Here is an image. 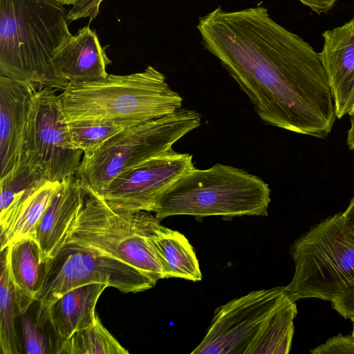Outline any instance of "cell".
Listing matches in <instances>:
<instances>
[{"instance_id":"6da1fadb","label":"cell","mask_w":354,"mask_h":354,"mask_svg":"<svg viewBox=\"0 0 354 354\" xmlns=\"http://www.w3.org/2000/svg\"><path fill=\"white\" fill-rule=\"evenodd\" d=\"M196 28L265 123L319 138L331 132L337 117L320 54L267 8L218 6L200 17Z\"/></svg>"},{"instance_id":"7a4b0ae2","label":"cell","mask_w":354,"mask_h":354,"mask_svg":"<svg viewBox=\"0 0 354 354\" xmlns=\"http://www.w3.org/2000/svg\"><path fill=\"white\" fill-rule=\"evenodd\" d=\"M57 0H0V75L37 89L68 84L53 57L73 35Z\"/></svg>"},{"instance_id":"3957f363","label":"cell","mask_w":354,"mask_h":354,"mask_svg":"<svg viewBox=\"0 0 354 354\" xmlns=\"http://www.w3.org/2000/svg\"><path fill=\"white\" fill-rule=\"evenodd\" d=\"M68 123L88 120L145 122L182 108L183 98L152 66L129 75L109 74L86 82H68L60 95Z\"/></svg>"},{"instance_id":"277c9868","label":"cell","mask_w":354,"mask_h":354,"mask_svg":"<svg viewBox=\"0 0 354 354\" xmlns=\"http://www.w3.org/2000/svg\"><path fill=\"white\" fill-rule=\"evenodd\" d=\"M270 203L268 185L259 176L216 163L193 168L176 179L158 198L155 216L194 217L266 216Z\"/></svg>"},{"instance_id":"5b68a950","label":"cell","mask_w":354,"mask_h":354,"mask_svg":"<svg viewBox=\"0 0 354 354\" xmlns=\"http://www.w3.org/2000/svg\"><path fill=\"white\" fill-rule=\"evenodd\" d=\"M85 187L84 205L64 246L84 248L120 260L156 282L165 279L149 239L160 220L149 212L113 208L99 194Z\"/></svg>"},{"instance_id":"8992f818","label":"cell","mask_w":354,"mask_h":354,"mask_svg":"<svg viewBox=\"0 0 354 354\" xmlns=\"http://www.w3.org/2000/svg\"><path fill=\"white\" fill-rule=\"evenodd\" d=\"M295 273L286 286L296 300L332 302L354 288V234L339 212L313 225L290 246Z\"/></svg>"},{"instance_id":"52a82bcc","label":"cell","mask_w":354,"mask_h":354,"mask_svg":"<svg viewBox=\"0 0 354 354\" xmlns=\"http://www.w3.org/2000/svg\"><path fill=\"white\" fill-rule=\"evenodd\" d=\"M201 124V115L180 108L162 117L127 127L93 153L83 156L75 176L102 195L121 172L172 145Z\"/></svg>"},{"instance_id":"ba28073f","label":"cell","mask_w":354,"mask_h":354,"mask_svg":"<svg viewBox=\"0 0 354 354\" xmlns=\"http://www.w3.org/2000/svg\"><path fill=\"white\" fill-rule=\"evenodd\" d=\"M106 283L128 293L142 292L156 282L139 269L120 260L84 248L64 246L47 261L42 287L37 295L36 324L48 322L50 307L66 292L81 286Z\"/></svg>"},{"instance_id":"9c48e42d","label":"cell","mask_w":354,"mask_h":354,"mask_svg":"<svg viewBox=\"0 0 354 354\" xmlns=\"http://www.w3.org/2000/svg\"><path fill=\"white\" fill-rule=\"evenodd\" d=\"M82 156L73 144L60 95L52 88L36 90L21 160L36 167L48 180L61 182L76 174Z\"/></svg>"},{"instance_id":"30bf717a","label":"cell","mask_w":354,"mask_h":354,"mask_svg":"<svg viewBox=\"0 0 354 354\" xmlns=\"http://www.w3.org/2000/svg\"><path fill=\"white\" fill-rule=\"evenodd\" d=\"M290 295L286 286L252 291L218 307L192 354H248L269 316Z\"/></svg>"},{"instance_id":"8fae6325","label":"cell","mask_w":354,"mask_h":354,"mask_svg":"<svg viewBox=\"0 0 354 354\" xmlns=\"http://www.w3.org/2000/svg\"><path fill=\"white\" fill-rule=\"evenodd\" d=\"M193 168L192 155L171 148L121 172L100 196L115 209L153 212L163 192Z\"/></svg>"},{"instance_id":"7c38bea8","label":"cell","mask_w":354,"mask_h":354,"mask_svg":"<svg viewBox=\"0 0 354 354\" xmlns=\"http://www.w3.org/2000/svg\"><path fill=\"white\" fill-rule=\"evenodd\" d=\"M86 189L75 175L59 182L36 229L41 261L55 257L64 245L86 196Z\"/></svg>"},{"instance_id":"4fadbf2b","label":"cell","mask_w":354,"mask_h":354,"mask_svg":"<svg viewBox=\"0 0 354 354\" xmlns=\"http://www.w3.org/2000/svg\"><path fill=\"white\" fill-rule=\"evenodd\" d=\"M36 90L32 84L0 75V179L20 164L31 101Z\"/></svg>"},{"instance_id":"5bb4252c","label":"cell","mask_w":354,"mask_h":354,"mask_svg":"<svg viewBox=\"0 0 354 354\" xmlns=\"http://www.w3.org/2000/svg\"><path fill=\"white\" fill-rule=\"evenodd\" d=\"M322 62L330 86L336 117L350 115L354 105V18L322 33Z\"/></svg>"},{"instance_id":"9a60e30c","label":"cell","mask_w":354,"mask_h":354,"mask_svg":"<svg viewBox=\"0 0 354 354\" xmlns=\"http://www.w3.org/2000/svg\"><path fill=\"white\" fill-rule=\"evenodd\" d=\"M54 64L68 82H86L106 77L111 63L105 47L89 26L80 28L55 53Z\"/></svg>"},{"instance_id":"2e32d148","label":"cell","mask_w":354,"mask_h":354,"mask_svg":"<svg viewBox=\"0 0 354 354\" xmlns=\"http://www.w3.org/2000/svg\"><path fill=\"white\" fill-rule=\"evenodd\" d=\"M108 287L100 283L81 286L66 292L52 304L48 322L57 337V344L93 323L97 300Z\"/></svg>"},{"instance_id":"e0dca14e","label":"cell","mask_w":354,"mask_h":354,"mask_svg":"<svg viewBox=\"0 0 354 354\" xmlns=\"http://www.w3.org/2000/svg\"><path fill=\"white\" fill-rule=\"evenodd\" d=\"M9 248V264L16 287L19 315L37 301L42 287L47 262L41 261L39 246L34 239L24 238Z\"/></svg>"},{"instance_id":"ac0fdd59","label":"cell","mask_w":354,"mask_h":354,"mask_svg":"<svg viewBox=\"0 0 354 354\" xmlns=\"http://www.w3.org/2000/svg\"><path fill=\"white\" fill-rule=\"evenodd\" d=\"M149 239L165 279L180 278L194 282L202 279L194 248L182 233L159 224Z\"/></svg>"},{"instance_id":"d6986e66","label":"cell","mask_w":354,"mask_h":354,"mask_svg":"<svg viewBox=\"0 0 354 354\" xmlns=\"http://www.w3.org/2000/svg\"><path fill=\"white\" fill-rule=\"evenodd\" d=\"M59 184V182L45 181L0 221L1 250L24 238L35 240L38 223Z\"/></svg>"},{"instance_id":"ffe728a7","label":"cell","mask_w":354,"mask_h":354,"mask_svg":"<svg viewBox=\"0 0 354 354\" xmlns=\"http://www.w3.org/2000/svg\"><path fill=\"white\" fill-rule=\"evenodd\" d=\"M296 299L291 295L269 316L248 354H288L297 314Z\"/></svg>"},{"instance_id":"44dd1931","label":"cell","mask_w":354,"mask_h":354,"mask_svg":"<svg viewBox=\"0 0 354 354\" xmlns=\"http://www.w3.org/2000/svg\"><path fill=\"white\" fill-rule=\"evenodd\" d=\"M20 315L16 287L9 264V248L1 250L0 269V348L2 354L19 353L15 318Z\"/></svg>"},{"instance_id":"7402d4cb","label":"cell","mask_w":354,"mask_h":354,"mask_svg":"<svg viewBox=\"0 0 354 354\" xmlns=\"http://www.w3.org/2000/svg\"><path fill=\"white\" fill-rule=\"evenodd\" d=\"M58 354H127L129 351L103 326L97 315L88 327L57 344Z\"/></svg>"},{"instance_id":"603a6c76","label":"cell","mask_w":354,"mask_h":354,"mask_svg":"<svg viewBox=\"0 0 354 354\" xmlns=\"http://www.w3.org/2000/svg\"><path fill=\"white\" fill-rule=\"evenodd\" d=\"M48 180L24 160L10 174L0 179V221L12 212L35 189Z\"/></svg>"},{"instance_id":"cb8c5ba5","label":"cell","mask_w":354,"mask_h":354,"mask_svg":"<svg viewBox=\"0 0 354 354\" xmlns=\"http://www.w3.org/2000/svg\"><path fill=\"white\" fill-rule=\"evenodd\" d=\"M141 122H143L116 120H78L69 122L68 128L74 147L82 151L84 156H88L127 127Z\"/></svg>"},{"instance_id":"d4e9b609","label":"cell","mask_w":354,"mask_h":354,"mask_svg":"<svg viewBox=\"0 0 354 354\" xmlns=\"http://www.w3.org/2000/svg\"><path fill=\"white\" fill-rule=\"evenodd\" d=\"M21 322L25 353L27 354L49 353V345L45 335L39 331L28 314L21 315Z\"/></svg>"},{"instance_id":"484cf974","label":"cell","mask_w":354,"mask_h":354,"mask_svg":"<svg viewBox=\"0 0 354 354\" xmlns=\"http://www.w3.org/2000/svg\"><path fill=\"white\" fill-rule=\"evenodd\" d=\"M62 5H72L68 11V21H73L81 18H89L91 22L96 18L100 11V6L104 0H57Z\"/></svg>"},{"instance_id":"4316f807","label":"cell","mask_w":354,"mask_h":354,"mask_svg":"<svg viewBox=\"0 0 354 354\" xmlns=\"http://www.w3.org/2000/svg\"><path fill=\"white\" fill-rule=\"evenodd\" d=\"M312 354H354V337L338 335L329 338L325 343L312 351Z\"/></svg>"},{"instance_id":"83f0119b","label":"cell","mask_w":354,"mask_h":354,"mask_svg":"<svg viewBox=\"0 0 354 354\" xmlns=\"http://www.w3.org/2000/svg\"><path fill=\"white\" fill-rule=\"evenodd\" d=\"M331 303L332 307L343 317H354V288L340 295Z\"/></svg>"},{"instance_id":"f1b7e54d","label":"cell","mask_w":354,"mask_h":354,"mask_svg":"<svg viewBox=\"0 0 354 354\" xmlns=\"http://www.w3.org/2000/svg\"><path fill=\"white\" fill-rule=\"evenodd\" d=\"M304 6L310 8L317 14L325 13L330 10L337 0H298Z\"/></svg>"},{"instance_id":"f546056e","label":"cell","mask_w":354,"mask_h":354,"mask_svg":"<svg viewBox=\"0 0 354 354\" xmlns=\"http://www.w3.org/2000/svg\"><path fill=\"white\" fill-rule=\"evenodd\" d=\"M344 224L354 234V196L346 210L342 213Z\"/></svg>"},{"instance_id":"4dcf8cb0","label":"cell","mask_w":354,"mask_h":354,"mask_svg":"<svg viewBox=\"0 0 354 354\" xmlns=\"http://www.w3.org/2000/svg\"><path fill=\"white\" fill-rule=\"evenodd\" d=\"M350 116L351 127L347 132L346 143L348 149L354 151V114Z\"/></svg>"},{"instance_id":"1f68e13d","label":"cell","mask_w":354,"mask_h":354,"mask_svg":"<svg viewBox=\"0 0 354 354\" xmlns=\"http://www.w3.org/2000/svg\"><path fill=\"white\" fill-rule=\"evenodd\" d=\"M350 319H351L352 320V322H353V331H352V334H351V335H352L353 336V337H354V317H351V318H350Z\"/></svg>"},{"instance_id":"d6a6232c","label":"cell","mask_w":354,"mask_h":354,"mask_svg":"<svg viewBox=\"0 0 354 354\" xmlns=\"http://www.w3.org/2000/svg\"><path fill=\"white\" fill-rule=\"evenodd\" d=\"M353 114H354V105H353V109H352V111H351V112L349 115H353Z\"/></svg>"}]
</instances>
